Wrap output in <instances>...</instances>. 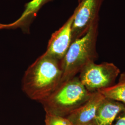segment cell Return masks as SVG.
<instances>
[{
  "instance_id": "5",
  "label": "cell",
  "mask_w": 125,
  "mask_h": 125,
  "mask_svg": "<svg viewBox=\"0 0 125 125\" xmlns=\"http://www.w3.org/2000/svg\"><path fill=\"white\" fill-rule=\"evenodd\" d=\"M104 0H81L74 11L72 42L84 36L90 27L99 20V12Z\"/></svg>"
},
{
  "instance_id": "12",
  "label": "cell",
  "mask_w": 125,
  "mask_h": 125,
  "mask_svg": "<svg viewBox=\"0 0 125 125\" xmlns=\"http://www.w3.org/2000/svg\"><path fill=\"white\" fill-rule=\"evenodd\" d=\"M113 125H125V109L117 117Z\"/></svg>"
},
{
  "instance_id": "9",
  "label": "cell",
  "mask_w": 125,
  "mask_h": 125,
  "mask_svg": "<svg viewBox=\"0 0 125 125\" xmlns=\"http://www.w3.org/2000/svg\"><path fill=\"white\" fill-rule=\"evenodd\" d=\"M54 0H31L25 5L21 17L9 24L8 29L20 28L24 33H29L30 27L40 9L46 3Z\"/></svg>"
},
{
  "instance_id": "3",
  "label": "cell",
  "mask_w": 125,
  "mask_h": 125,
  "mask_svg": "<svg viewBox=\"0 0 125 125\" xmlns=\"http://www.w3.org/2000/svg\"><path fill=\"white\" fill-rule=\"evenodd\" d=\"M89 92L78 76L61 83L41 103L45 113L66 117L89 99Z\"/></svg>"
},
{
  "instance_id": "11",
  "label": "cell",
  "mask_w": 125,
  "mask_h": 125,
  "mask_svg": "<svg viewBox=\"0 0 125 125\" xmlns=\"http://www.w3.org/2000/svg\"><path fill=\"white\" fill-rule=\"evenodd\" d=\"M45 125H72L66 117L45 113Z\"/></svg>"
},
{
  "instance_id": "10",
  "label": "cell",
  "mask_w": 125,
  "mask_h": 125,
  "mask_svg": "<svg viewBox=\"0 0 125 125\" xmlns=\"http://www.w3.org/2000/svg\"><path fill=\"white\" fill-rule=\"evenodd\" d=\"M98 91L104 97L115 100L125 105V72L120 75L117 83Z\"/></svg>"
},
{
  "instance_id": "13",
  "label": "cell",
  "mask_w": 125,
  "mask_h": 125,
  "mask_svg": "<svg viewBox=\"0 0 125 125\" xmlns=\"http://www.w3.org/2000/svg\"><path fill=\"white\" fill-rule=\"evenodd\" d=\"M9 24H3L0 23V30L1 29H8Z\"/></svg>"
},
{
  "instance_id": "15",
  "label": "cell",
  "mask_w": 125,
  "mask_h": 125,
  "mask_svg": "<svg viewBox=\"0 0 125 125\" xmlns=\"http://www.w3.org/2000/svg\"><path fill=\"white\" fill-rule=\"evenodd\" d=\"M81 0H78V2H79Z\"/></svg>"
},
{
  "instance_id": "1",
  "label": "cell",
  "mask_w": 125,
  "mask_h": 125,
  "mask_svg": "<svg viewBox=\"0 0 125 125\" xmlns=\"http://www.w3.org/2000/svg\"><path fill=\"white\" fill-rule=\"evenodd\" d=\"M60 61L44 53L27 68L22 81V89L31 100L42 102L61 83Z\"/></svg>"
},
{
  "instance_id": "4",
  "label": "cell",
  "mask_w": 125,
  "mask_h": 125,
  "mask_svg": "<svg viewBox=\"0 0 125 125\" xmlns=\"http://www.w3.org/2000/svg\"><path fill=\"white\" fill-rule=\"evenodd\" d=\"M120 72L112 62L96 64L92 61L81 70L78 77L87 90L93 93L114 85Z\"/></svg>"
},
{
  "instance_id": "8",
  "label": "cell",
  "mask_w": 125,
  "mask_h": 125,
  "mask_svg": "<svg viewBox=\"0 0 125 125\" xmlns=\"http://www.w3.org/2000/svg\"><path fill=\"white\" fill-rule=\"evenodd\" d=\"M125 109L124 104L105 97L99 106L93 123L94 125H113L117 117Z\"/></svg>"
},
{
  "instance_id": "14",
  "label": "cell",
  "mask_w": 125,
  "mask_h": 125,
  "mask_svg": "<svg viewBox=\"0 0 125 125\" xmlns=\"http://www.w3.org/2000/svg\"><path fill=\"white\" fill-rule=\"evenodd\" d=\"M94 125L93 123H89V124H85V125Z\"/></svg>"
},
{
  "instance_id": "2",
  "label": "cell",
  "mask_w": 125,
  "mask_h": 125,
  "mask_svg": "<svg viewBox=\"0 0 125 125\" xmlns=\"http://www.w3.org/2000/svg\"><path fill=\"white\" fill-rule=\"evenodd\" d=\"M99 22V20L94 21L84 36L72 42L67 53L60 61L62 71L61 83L76 76L86 64L97 59Z\"/></svg>"
},
{
  "instance_id": "6",
  "label": "cell",
  "mask_w": 125,
  "mask_h": 125,
  "mask_svg": "<svg viewBox=\"0 0 125 125\" xmlns=\"http://www.w3.org/2000/svg\"><path fill=\"white\" fill-rule=\"evenodd\" d=\"M74 16L73 12L62 27L52 35L45 53L60 61L63 58L72 44Z\"/></svg>"
},
{
  "instance_id": "7",
  "label": "cell",
  "mask_w": 125,
  "mask_h": 125,
  "mask_svg": "<svg viewBox=\"0 0 125 125\" xmlns=\"http://www.w3.org/2000/svg\"><path fill=\"white\" fill-rule=\"evenodd\" d=\"M105 98L99 91L92 93L89 99L66 118L72 125L93 123L99 106Z\"/></svg>"
}]
</instances>
